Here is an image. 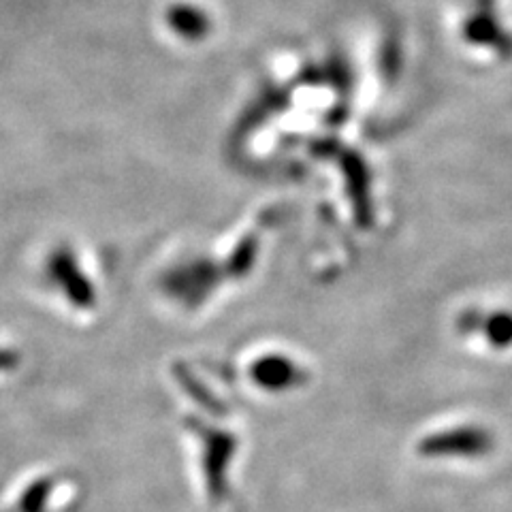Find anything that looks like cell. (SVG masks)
<instances>
[{
  "label": "cell",
  "mask_w": 512,
  "mask_h": 512,
  "mask_svg": "<svg viewBox=\"0 0 512 512\" xmlns=\"http://www.w3.org/2000/svg\"><path fill=\"white\" fill-rule=\"evenodd\" d=\"M5 365V361H3V352H0V367H3Z\"/></svg>",
  "instance_id": "cell-1"
}]
</instances>
